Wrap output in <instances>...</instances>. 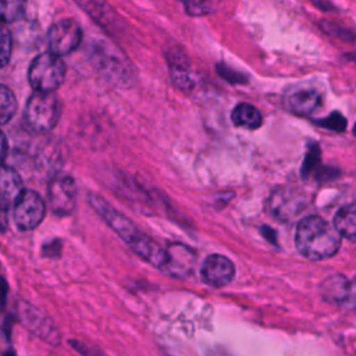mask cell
<instances>
[{
  "mask_svg": "<svg viewBox=\"0 0 356 356\" xmlns=\"http://www.w3.org/2000/svg\"><path fill=\"white\" fill-rule=\"evenodd\" d=\"M298 250L309 260H324L334 256L341 245L338 231L318 216L305 217L295 232Z\"/></svg>",
  "mask_w": 356,
  "mask_h": 356,
  "instance_id": "1",
  "label": "cell"
},
{
  "mask_svg": "<svg viewBox=\"0 0 356 356\" xmlns=\"http://www.w3.org/2000/svg\"><path fill=\"white\" fill-rule=\"evenodd\" d=\"M65 78V64L53 53H42L31 63L28 79L35 92L53 93Z\"/></svg>",
  "mask_w": 356,
  "mask_h": 356,
  "instance_id": "2",
  "label": "cell"
},
{
  "mask_svg": "<svg viewBox=\"0 0 356 356\" xmlns=\"http://www.w3.org/2000/svg\"><path fill=\"white\" fill-rule=\"evenodd\" d=\"M60 103L53 93L35 92L25 107V122L33 132H47L58 121Z\"/></svg>",
  "mask_w": 356,
  "mask_h": 356,
  "instance_id": "3",
  "label": "cell"
},
{
  "mask_svg": "<svg viewBox=\"0 0 356 356\" xmlns=\"http://www.w3.org/2000/svg\"><path fill=\"white\" fill-rule=\"evenodd\" d=\"M89 202L93 206V209L103 217V220L117 232V235L125 241L127 245L135 252L142 242L147 238L142 231H139L135 224L121 214L118 210H115L113 206H110L103 197L97 195H90Z\"/></svg>",
  "mask_w": 356,
  "mask_h": 356,
  "instance_id": "4",
  "label": "cell"
},
{
  "mask_svg": "<svg viewBox=\"0 0 356 356\" xmlns=\"http://www.w3.org/2000/svg\"><path fill=\"white\" fill-rule=\"evenodd\" d=\"M82 31L72 18L54 22L47 32V44L50 53L61 57L72 53L81 43Z\"/></svg>",
  "mask_w": 356,
  "mask_h": 356,
  "instance_id": "5",
  "label": "cell"
},
{
  "mask_svg": "<svg viewBox=\"0 0 356 356\" xmlns=\"http://www.w3.org/2000/svg\"><path fill=\"white\" fill-rule=\"evenodd\" d=\"M46 213V206L39 193L33 191H22L14 204V221L19 229L36 228Z\"/></svg>",
  "mask_w": 356,
  "mask_h": 356,
  "instance_id": "6",
  "label": "cell"
},
{
  "mask_svg": "<svg viewBox=\"0 0 356 356\" xmlns=\"http://www.w3.org/2000/svg\"><path fill=\"white\" fill-rule=\"evenodd\" d=\"M307 202L302 193L288 188L275 189L268 199L270 213L280 220H291L298 216L306 206Z\"/></svg>",
  "mask_w": 356,
  "mask_h": 356,
  "instance_id": "7",
  "label": "cell"
},
{
  "mask_svg": "<svg viewBox=\"0 0 356 356\" xmlns=\"http://www.w3.org/2000/svg\"><path fill=\"white\" fill-rule=\"evenodd\" d=\"M49 199L54 213L65 216L74 211L76 204V186L71 177L60 175L49 185Z\"/></svg>",
  "mask_w": 356,
  "mask_h": 356,
  "instance_id": "8",
  "label": "cell"
},
{
  "mask_svg": "<svg viewBox=\"0 0 356 356\" xmlns=\"http://www.w3.org/2000/svg\"><path fill=\"white\" fill-rule=\"evenodd\" d=\"M22 193V179L11 167H0V231H4L8 220L7 213L11 204Z\"/></svg>",
  "mask_w": 356,
  "mask_h": 356,
  "instance_id": "9",
  "label": "cell"
},
{
  "mask_svg": "<svg viewBox=\"0 0 356 356\" xmlns=\"http://www.w3.org/2000/svg\"><path fill=\"white\" fill-rule=\"evenodd\" d=\"M200 275L202 280L210 286H225L235 277V266L225 256L211 254L204 260Z\"/></svg>",
  "mask_w": 356,
  "mask_h": 356,
  "instance_id": "10",
  "label": "cell"
},
{
  "mask_svg": "<svg viewBox=\"0 0 356 356\" xmlns=\"http://www.w3.org/2000/svg\"><path fill=\"white\" fill-rule=\"evenodd\" d=\"M165 252H167V259L164 266L161 267L163 271L178 278L188 277L192 273L196 254L189 246L184 243H171L165 249Z\"/></svg>",
  "mask_w": 356,
  "mask_h": 356,
  "instance_id": "11",
  "label": "cell"
},
{
  "mask_svg": "<svg viewBox=\"0 0 356 356\" xmlns=\"http://www.w3.org/2000/svg\"><path fill=\"white\" fill-rule=\"evenodd\" d=\"M321 103V96L316 89L312 88H298L293 89L288 97L286 104L288 107L300 115H306L313 113Z\"/></svg>",
  "mask_w": 356,
  "mask_h": 356,
  "instance_id": "12",
  "label": "cell"
},
{
  "mask_svg": "<svg viewBox=\"0 0 356 356\" xmlns=\"http://www.w3.org/2000/svg\"><path fill=\"white\" fill-rule=\"evenodd\" d=\"M350 285L349 281L339 274L325 278L320 286V293L323 299L332 305H341L349 298Z\"/></svg>",
  "mask_w": 356,
  "mask_h": 356,
  "instance_id": "13",
  "label": "cell"
},
{
  "mask_svg": "<svg viewBox=\"0 0 356 356\" xmlns=\"http://www.w3.org/2000/svg\"><path fill=\"white\" fill-rule=\"evenodd\" d=\"M334 228L341 236L356 242V203L346 204L337 211Z\"/></svg>",
  "mask_w": 356,
  "mask_h": 356,
  "instance_id": "14",
  "label": "cell"
},
{
  "mask_svg": "<svg viewBox=\"0 0 356 356\" xmlns=\"http://www.w3.org/2000/svg\"><path fill=\"white\" fill-rule=\"evenodd\" d=\"M231 118L236 127H242L246 129H256L261 125L260 111L249 103H239L232 110Z\"/></svg>",
  "mask_w": 356,
  "mask_h": 356,
  "instance_id": "15",
  "label": "cell"
},
{
  "mask_svg": "<svg viewBox=\"0 0 356 356\" xmlns=\"http://www.w3.org/2000/svg\"><path fill=\"white\" fill-rule=\"evenodd\" d=\"M17 111L15 95L4 85H0V125L7 124Z\"/></svg>",
  "mask_w": 356,
  "mask_h": 356,
  "instance_id": "16",
  "label": "cell"
},
{
  "mask_svg": "<svg viewBox=\"0 0 356 356\" xmlns=\"http://www.w3.org/2000/svg\"><path fill=\"white\" fill-rule=\"evenodd\" d=\"M26 0H0V21L15 22L25 11Z\"/></svg>",
  "mask_w": 356,
  "mask_h": 356,
  "instance_id": "17",
  "label": "cell"
},
{
  "mask_svg": "<svg viewBox=\"0 0 356 356\" xmlns=\"http://www.w3.org/2000/svg\"><path fill=\"white\" fill-rule=\"evenodd\" d=\"M320 28L327 32L328 35L331 36H335L341 40H345V42H353L356 39V35L353 31H350L349 28L343 26V25H339L334 21H328V19H323L320 22Z\"/></svg>",
  "mask_w": 356,
  "mask_h": 356,
  "instance_id": "18",
  "label": "cell"
},
{
  "mask_svg": "<svg viewBox=\"0 0 356 356\" xmlns=\"http://www.w3.org/2000/svg\"><path fill=\"white\" fill-rule=\"evenodd\" d=\"M172 83L181 90H191L195 88V79L191 68H170Z\"/></svg>",
  "mask_w": 356,
  "mask_h": 356,
  "instance_id": "19",
  "label": "cell"
},
{
  "mask_svg": "<svg viewBox=\"0 0 356 356\" xmlns=\"http://www.w3.org/2000/svg\"><path fill=\"white\" fill-rule=\"evenodd\" d=\"M186 14L192 17H202L213 13L214 4L213 0H181Z\"/></svg>",
  "mask_w": 356,
  "mask_h": 356,
  "instance_id": "20",
  "label": "cell"
},
{
  "mask_svg": "<svg viewBox=\"0 0 356 356\" xmlns=\"http://www.w3.org/2000/svg\"><path fill=\"white\" fill-rule=\"evenodd\" d=\"M13 50V40L8 28L0 22V68L6 67L10 61Z\"/></svg>",
  "mask_w": 356,
  "mask_h": 356,
  "instance_id": "21",
  "label": "cell"
},
{
  "mask_svg": "<svg viewBox=\"0 0 356 356\" xmlns=\"http://www.w3.org/2000/svg\"><path fill=\"white\" fill-rule=\"evenodd\" d=\"M318 127H323L325 129H331V131H335V132H342L345 131L346 128V120L345 117L338 113V111H334L331 113L330 115L324 117V118H320V120H316L314 121Z\"/></svg>",
  "mask_w": 356,
  "mask_h": 356,
  "instance_id": "22",
  "label": "cell"
},
{
  "mask_svg": "<svg viewBox=\"0 0 356 356\" xmlns=\"http://www.w3.org/2000/svg\"><path fill=\"white\" fill-rule=\"evenodd\" d=\"M320 164V149L317 145L312 146L305 157V163L302 167L303 177H309L313 172H317V167Z\"/></svg>",
  "mask_w": 356,
  "mask_h": 356,
  "instance_id": "23",
  "label": "cell"
},
{
  "mask_svg": "<svg viewBox=\"0 0 356 356\" xmlns=\"http://www.w3.org/2000/svg\"><path fill=\"white\" fill-rule=\"evenodd\" d=\"M216 71L222 79L228 81L229 83H245L246 82V78L242 74H239L238 71L232 70L231 67H228L225 64H217Z\"/></svg>",
  "mask_w": 356,
  "mask_h": 356,
  "instance_id": "24",
  "label": "cell"
},
{
  "mask_svg": "<svg viewBox=\"0 0 356 356\" xmlns=\"http://www.w3.org/2000/svg\"><path fill=\"white\" fill-rule=\"evenodd\" d=\"M7 292H8V285H7L6 280L3 277H0V309H3V306L6 303Z\"/></svg>",
  "mask_w": 356,
  "mask_h": 356,
  "instance_id": "25",
  "label": "cell"
},
{
  "mask_svg": "<svg viewBox=\"0 0 356 356\" xmlns=\"http://www.w3.org/2000/svg\"><path fill=\"white\" fill-rule=\"evenodd\" d=\"M6 154H7V139L4 134L0 131V164L6 159Z\"/></svg>",
  "mask_w": 356,
  "mask_h": 356,
  "instance_id": "26",
  "label": "cell"
},
{
  "mask_svg": "<svg viewBox=\"0 0 356 356\" xmlns=\"http://www.w3.org/2000/svg\"><path fill=\"white\" fill-rule=\"evenodd\" d=\"M346 57H348L349 60H352V61H355V63H356V53H348V54H346Z\"/></svg>",
  "mask_w": 356,
  "mask_h": 356,
  "instance_id": "27",
  "label": "cell"
},
{
  "mask_svg": "<svg viewBox=\"0 0 356 356\" xmlns=\"http://www.w3.org/2000/svg\"><path fill=\"white\" fill-rule=\"evenodd\" d=\"M353 134H355V136H356V125H355V128H353Z\"/></svg>",
  "mask_w": 356,
  "mask_h": 356,
  "instance_id": "28",
  "label": "cell"
},
{
  "mask_svg": "<svg viewBox=\"0 0 356 356\" xmlns=\"http://www.w3.org/2000/svg\"><path fill=\"white\" fill-rule=\"evenodd\" d=\"M7 356H14V355H13V353H8V355H7Z\"/></svg>",
  "mask_w": 356,
  "mask_h": 356,
  "instance_id": "29",
  "label": "cell"
}]
</instances>
